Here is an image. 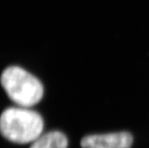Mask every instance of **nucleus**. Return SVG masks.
<instances>
[{
    "instance_id": "7ed1b4c3",
    "label": "nucleus",
    "mask_w": 149,
    "mask_h": 148,
    "mask_svg": "<svg viewBox=\"0 0 149 148\" xmlns=\"http://www.w3.org/2000/svg\"><path fill=\"white\" fill-rule=\"evenodd\" d=\"M132 135L126 131L102 135H87L80 141L83 148H130Z\"/></svg>"
},
{
    "instance_id": "f257e3e1",
    "label": "nucleus",
    "mask_w": 149,
    "mask_h": 148,
    "mask_svg": "<svg viewBox=\"0 0 149 148\" xmlns=\"http://www.w3.org/2000/svg\"><path fill=\"white\" fill-rule=\"evenodd\" d=\"M43 127L42 116L26 107H9L0 116V133L15 144L33 142L41 135Z\"/></svg>"
},
{
    "instance_id": "20e7f679",
    "label": "nucleus",
    "mask_w": 149,
    "mask_h": 148,
    "mask_svg": "<svg viewBox=\"0 0 149 148\" xmlns=\"http://www.w3.org/2000/svg\"><path fill=\"white\" fill-rule=\"evenodd\" d=\"M68 145L66 135L59 131H52L40 135L30 148H67Z\"/></svg>"
},
{
    "instance_id": "f03ea898",
    "label": "nucleus",
    "mask_w": 149,
    "mask_h": 148,
    "mask_svg": "<svg viewBox=\"0 0 149 148\" xmlns=\"http://www.w3.org/2000/svg\"><path fill=\"white\" fill-rule=\"evenodd\" d=\"M0 82L8 98L21 107H32L39 103L43 96L41 82L20 67L6 68L1 75Z\"/></svg>"
}]
</instances>
